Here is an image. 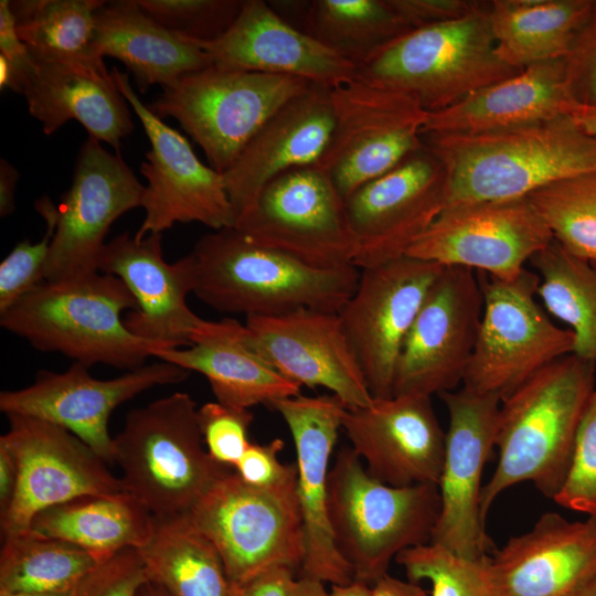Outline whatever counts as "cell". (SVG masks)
<instances>
[{"label":"cell","instance_id":"2e32d148","mask_svg":"<svg viewBox=\"0 0 596 596\" xmlns=\"http://www.w3.org/2000/svg\"><path fill=\"white\" fill-rule=\"evenodd\" d=\"M553 242L526 198L446 206L406 255L510 281Z\"/></svg>","mask_w":596,"mask_h":596},{"label":"cell","instance_id":"8992f818","mask_svg":"<svg viewBox=\"0 0 596 596\" xmlns=\"http://www.w3.org/2000/svg\"><path fill=\"white\" fill-rule=\"evenodd\" d=\"M439 511L437 485L393 487L372 477L351 447L338 451L328 475V514L355 581L374 585L402 551L429 543Z\"/></svg>","mask_w":596,"mask_h":596},{"label":"cell","instance_id":"e7e4bbea","mask_svg":"<svg viewBox=\"0 0 596 596\" xmlns=\"http://www.w3.org/2000/svg\"><path fill=\"white\" fill-rule=\"evenodd\" d=\"M592 264H593V266L596 268V262H594V263H592Z\"/></svg>","mask_w":596,"mask_h":596},{"label":"cell","instance_id":"7dc6e473","mask_svg":"<svg viewBox=\"0 0 596 596\" xmlns=\"http://www.w3.org/2000/svg\"><path fill=\"white\" fill-rule=\"evenodd\" d=\"M570 94L578 105L596 107V0L564 57Z\"/></svg>","mask_w":596,"mask_h":596},{"label":"cell","instance_id":"52a82bcc","mask_svg":"<svg viewBox=\"0 0 596 596\" xmlns=\"http://www.w3.org/2000/svg\"><path fill=\"white\" fill-rule=\"evenodd\" d=\"M489 8L408 31L360 65L356 77L405 93L433 113L518 74L496 53Z\"/></svg>","mask_w":596,"mask_h":596},{"label":"cell","instance_id":"91938a15","mask_svg":"<svg viewBox=\"0 0 596 596\" xmlns=\"http://www.w3.org/2000/svg\"><path fill=\"white\" fill-rule=\"evenodd\" d=\"M143 590L146 596H171L163 587L151 581H148Z\"/></svg>","mask_w":596,"mask_h":596},{"label":"cell","instance_id":"6125c7cd","mask_svg":"<svg viewBox=\"0 0 596 596\" xmlns=\"http://www.w3.org/2000/svg\"><path fill=\"white\" fill-rule=\"evenodd\" d=\"M573 596H596V576Z\"/></svg>","mask_w":596,"mask_h":596},{"label":"cell","instance_id":"9c48e42d","mask_svg":"<svg viewBox=\"0 0 596 596\" xmlns=\"http://www.w3.org/2000/svg\"><path fill=\"white\" fill-rule=\"evenodd\" d=\"M312 85L298 77L212 65L163 88L147 106L160 119L174 118L202 148L210 167L223 174L263 125Z\"/></svg>","mask_w":596,"mask_h":596},{"label":"cell","instance_id":"5bb4252c","mask_svg":"<svg viewBox=\"0 0 596 596\" xmlns=\"http://www.w3.org/2000/svg\"><path fill=\"white\" fill-rule=\"evenodd\" d=\"M443 268L405 255L360 269L356 288L338 316L373 398L393 396L402 347Z\"/></svg>","mask_w":596,"mask_h":596},{"label":"cell","instance_id":"be15d7a7","mask_svg":"<svg viewBox=\"0 0 596 596\" xmlns=\"http://www.w3.org/2000/svg\"><path fill=\"white\" fill-rule=\"evenodd\" d=\"M138 596H146V595H145V590H143V588L141 589V592L139 593V595H138Z\"/></svg>","mask_w":596,"mask_h":596},{"label":"cell","instance_id":"44dd1931","mask_svg":"<svg viewBox=\"0 0 596 596\" xmlns=\"http://www.w3.org/2000/svg\"><path fill=\"white\" fill-rule=\"evenodd\" d=\"M190 372L161 361L126 374L97 380L88 368L75 362L67 371H40L32 385L0 393L6 415L32 416L58 425L88 445L105 462H115L114 438L108 430L113 411L157 385L184 381Z\"/></svg>","mask_w":596,"mask_h":596},{"label":"cell","instance_id":"f546056e","mask_svg":"<svg viewBox=\"0 0 596 596\" xmlns=\"http://www.w3.org/2000/svg\"><path fill=\"white\" fill-rule=\"evenodd\" d=\"M564 58L530 65L445 109L427 113L424 132L476 134L570 116Z\"/></svg>","mask_w":596,"mask_h":596},{"label":"cell","instance_id":"b9f144b4","mask_svg":"<svg viewBox=\"0 0 596 596\" xmlns=\"http://www.w3.org/2000/svg\"><path fill=\"white\" fill-rule=\"evenodd\" d=\"M169 31L196 42L221 38L235 22L244 0H137Z\"/></svg>","mask_w":596,"mask_h":596},{"label":"cell","instance_id":"7c38bea8","mask_svg":"<svg viewBox=\"0 0 596 596\" xmlns=\"http://www.w3.org/2000/svg\"><path fill=\"white\" fill-rule=\"evenodd\" d=\"M330 97L333 128L317 164L344 200L423 146L427 113L412 96L355 77Z\"/></svg>","mask_w":596,"mask_h":596},{"label":"cell","instance_id":"7402d4cb","mask_svg":"<svg viewBox=\"0 0 596 596\" xmlns=\"http://www.w3.org/2000/svg\"><path fill=\"white\" fill-rule=\"evenodd\" d=\"M269 406L283 417L295 445L305 542L300 576L350 584L355 581L353 570L336 546L328 514L329 464L348 407L334 394H299Z\"/></svg>","mask_w":596,"mask_h":596},{"label":"cell","instance_id":"f5cc1de1","mask_svg":"<svg viewBox=\"0 0 596 596\" xmlns=\"http://www.w3.org/2000/svg\"><path fill=\"white\" fill-rule=\"evenodd\" d=\"M18 470L10 451L0 444V517L10 508L15 494Z\"/></svg>","mask_w":596,"mask_h":596},{"label":"cell","instance_id":"cb8c5ba5","mask_svg":"<svg viewBox=\"0 0 596 596\" xmlns=\"http://www.w3.org/2000/svg\"><path fill=\"white\" fill-rule=\"evenodd\" d=\"M342 429L368 472L381 482L393 487L438 486L446 433L430 396L373 398L368 406L347 408Z\"/></svg>","mask_w":596,"mask_h":596},{"label":"cell","instance_id":"e575fe53","mask_svg":"<svg viewBox=\"0 0 596 596\" xmlns=\"http://www.w3.org/2000/svg\"><path fill=\"white\" fill-rule=\"evenodd\" d=\"M149 581L171 596H237L214 544L189 513L156 519L150 541L138 550Z\"/></svg>","mask_w":596,"mask_h":596},{"label":"cell","instance_id":"74e56055","mask_svg":"<svg viewBox=\"0 0 596 596\" xmlns=\"http://www.w3.org/2000/svg\"><path fill=\"white\" fill-rule=\"evenodd\" d=\"M530 262L545 309L573 332L572 354L596 366V268L554 240Z\"/></svg>","mask_w":596,"mask_h":596},{"label":"cell","instance_id":"4dcf8cb0","mask_svg":"<svg viewBox=\"0 0 596 596\" xmlns=\"http://www.w3.org/2000/svg\"><path fill=\"white\" fill-rule=\"evenodd\" d=\"M152 356L204 375L216 402L248 408L300 394L245 341V324L225 318L204 320L187 349L156 350Z\"/></svg>","mask_w":596,"mask_h":596},{"label":"cell","instance_id":"4fadbf2b","mask_svg":"<svg viewBox=\"0 0 596 596\" xmlns=\"http://www.w3.org/2000/svg\"><path fill=\"white\" fill-rule=\"evenodd\" d=\"M111 74L150 142L147 160L140 166L148 185L141 205L145 219L136 240L162 234L175 223L198 222L214 231L233 228L236 213L223 174L202 163L188 139L140 100L127 74L116 67Z\"/></svg>","mask_w":596,"mask_h":596},{"label":"cell","instance_id":"30bf717a","mask_svg":"<svg viewBox=\"0 0 596 596\" xmlns=\"http://www.w3.org/2000/svg\"><path fill=\"white\" fill-rule=\"evenodd\" d=\"M483 309L464 387L503 401L554 361L571 354L574 336L538 304L539 277L525 269L504 281L479 279Z\"/></svg>","mask_w":596,"mask_h":596},{"label":"cell","instance_id":"8d00e7d4","mask_svg":"<svg viewBox=\"0 0 596 596\" xmlns=\"http://www.w3.org/2000/svg\"><path fill=\"white\" fill-rule=\"evenodd\" d=\"M413 30L389 0H311L302 31L358 67Z\"/></svg>","mask_w":596,"mask_h":596},{"label":"cell","instance_id":"f907efd6","mask_svg":"<svg viewBox=\"0 0 596 596\" xmlns=\"http://www.w3.org/2000/svg\"><path fill=\"white\" fill-rule=\"evenodd\" d=\"M393 9L413 29L467 17L486 3L478 0H389Z\"/></svg>","mask_w":596,"mask_h":596},{"label":"cell","instance_id":"c3c4849f","mask_svg":"<svg viewBox=\"0 0 596 596\" xmlns=\"http://www.w3.org/2000/svg\"><path fill=\"white\" fill-rule=\"evenodd\" d=\"M32 57L17 33L10 0L0 1V88L19 94Z\"/></svg>","mask_w":596,"mask_h":596},{"label":"cell","instance_id":"60d3db41","mask_svg":"<svg viewBox=\"0 0 596 596\" xmlns=\"http://www.w3.org/2000/svg\"><path fill=\"white\" fill-rule=\"evenodd\" d=\"M488 558L464 557L429 542L402 551L395 562L404 568L408 581H428L432 596H496Z\"/></svg>","mask_w":596,"mask_h":596},{"label":"cell","instance_id":"f6af8a7d","mask_svg":"<svg viewBox=\"0 0 596 596\" xmlns=\"http://www.w3.org/2000/svg\"><path fill=\"white\" fill-rule=\"evenodd\" d=\"M254 415L248 408L209 402L199 408V423L205 447L211 457L235 468L251 444L248 428Z\"/></svg>","mask_w":596,"mask_h":596},{"label":"cell","instance_id":"ffe728a7","mask_svg":"<svg viewBox=\"0 0 596 596\" xmlns=\"http://www.w3.org/2000/svg\"><path fill=\"white\" fill-rule=\"evenodd\" d=\"M145 190L119 153L88 137L77 155L72 185L57 206L45 281L99 272L108 230L124 213L142 205Z\"/></svg>","mask_w":596,"mask_h":596},{"label":"cell","instance_id":"816d5d0a","mask_svg":"<svg viewBox=\"0 0 596 596\" xmlns=\"http://www.w3.org/2000/svg\"><path fill=\"white\" fill-rule=\"evenodd\" d=\"M295 573L288 567L267 570L238 586L237 596H292Z\"/></svg>","mask_w":596,"mask_h":596},{"label":"cell","instance_id":"94428289","mask_svg":"<svg viewBox=\"0 0 596 596\" xmlns=\"http://www.w3.org/2000/svg\"><path fill=\"white\" fill-rule=\"evenodd\" d=\"M72 592H64V593L14 592V593H0V596H71Z\"/></svg>","mask_w":596,"mask_h":596},{"label":"cell","instance_id":"f1b7e54d","mask_svg":"<svg viewBox=\"0 0 596 596\" xmlns=\"http://www.w3.org/2000/svg\"><path fill=\"white\" fill-rule=\"evenodd\" d=\"M19 94L24 96L29 113L42 123L47 136L67 121L76 120L89 138L110 145L119 153L121 140L134 130L129 104L111 72L103 74L32 58Z\"/></svg>","mask_w":596,"mask_h":596},{"label":"cell","instance_id":"4316f807","mask_svg":"<svg viewBox=\"0 0 596 596\" xmlns=\"http://www.w3.org/2000/svg\"><path fill=\"white\" fill-rule=\"evenodd\" d=\"M496 596H573L596 576V518L543 513L488 558Z\"/></svg>","mask_w":596,"mask_h":596},{"label":"cell","instance_id":"277c9868","mask_svg":"<svg viewBox=\"0 0 596 596\" xmlns=\"http://www.w3.org/2000/svg\"><path fill=\"white\" fill-rule=\"evenodd\" d=\"M125 310H137L130 290L118 277L97 272L43 281L0 315V324L40 351L87 368L103 363L131 371L158 348L128 330Z\"/></svg>","mask_w":596,"mask_h":596},{"label":"cell","instance_id":"3957f363","mask_svg":"<svg viewBox=\"0 0 596 596\" xmlns=\"http://www.w3.org/2000/svg\"><path fill=\"white\" fill-rule=\"evenodd\" d=\"M193 294L211 308L247 317L297 309L338 313L354 292V265L322 269L258 245L233 228L205 234L189 254Z\"/></svg>","mask_w":596,"mask_h":596},{"label":"cell","instance_id":"e0dca14e","mask_svg":"<svg viewBox=\"0 0 596 596\" xmlns=\"http://www.w3.org/2000/svg\"><path fill=\"white\" fill-rule=\"evenodd\" d=\"M483 294L476 272L444 267L398 356L393 395L430 396L462 383L478 337Z\"/></svg>","mask_w":596,"mask_h":596},{"label":"cell","instance_id":"6f0895ef","mask_svg":"<svg viewBox=\"0 0 596 596\" xmlns=\"http://www.w3.org/2000/svg\"><path fill=\"white\" fill-rule=\"evenodd\" d=\"M292 596H330L324 583L315 578L300 576L295 584Z\"/></svg>","mask_w":596,"mask_h":596},{"label":"cell","instance_id":"836d02e7","mask_svg":"<svg viewBox=\"0 0 596 596\" xmlns=\"http://www.w3.org/2000/svg\"><path fill=\"white\" fill-rule=\"evenodd\" d=\"M595 0H493L489 18L497 55L524 70L564 58Z\"/></svg>","mask_w":596,"mask_h":596},{"label":"cell","instance_id":"1f68e13d","mask_svg":"<svg viewBox=\"0 0 596 596\" xmlns=\"http://www.w3.org/2000/svg\"><path fill=\"white\" fill-rule=\"evenodd\" d=\"M94 47L103 58L119 60L132 73L140 93L152 85L169 87L212 66L205 51L163 28L137 0L105 1L96 10Z\"/></svg>","mask_w":596,"mask_h":596},{"label":"cell","instance_id":"5b68a950","mask_svg":"<svg viewBox=\"0 0 596 596\" xmlns=\"http://www.w3.org/2000/svg\"><path fill=\"white\" fill-rule=\"evenodd\" d=\"M114 445L124 491L160 520L188 514L232 471L209 454L196 403L183 392L130 411Z\"/></svg>","mask_w":596,"mask_h":596},{"label":"cell","instance_id":"db71d44e","mask_svg":"<svg viewBox=\"0 0 596 596\" xmlns=\"http://www.w3.org/2000/svg\"><path fill=\"white\" fill-rule=\"evenodd\" d=\"M19 171L9 161L0 160V215L7 217L15 209V187Z\"/></svg>","mask_w":596,"mask_h":596},{"label":"cell","instance_id":"d4e9b609","mask_svg":"<svg viewBox=\"0 0 596 596\" xmlns=\"http://www.w3.org/2000/svg\"><path fill=\"white\" fill-rule=\"evenodd\" d=\"M162 234L136 240L125 232L106 243L99 272L124 281L137 302V310L124 318L128 330L161 349L190 347L204 319L187 304L193 292L190 255L173 264L162 255Z\"/></svg>","mask_w":596,"mask_h":596},{"label":"cell","instance_id":"603a6c76","mask_svg":"<svg viewBox=\"0 0 596 596\" xmlns=\"http://www.w3.org/2000/svg\"><path fill=\"white\" fill-rule=\"evenodd\" d=\"M244 324L246 343L287 380L324 387L348 408L372 403L338 313L304 308L247 317Z\"/></svg>","mask_w":596,"mask_h":596},{"label":"cell","instance_id":"d6986e66","mask_svg":"<svg viewBox=\"0 0 596 596\" xmlns=\"http://www.w3.org/2000/svg\"><path fill=\"white\" fill-rule=\"evenodd\" d=\"M448 413L438 490L440 511L430 542L468 558L488 556L480 511L481 478L496 447L501 400L466 387L439 394Z\"/></svg>","mask_w":596,"mask_h":596},{"label":"cell","instance_id":"11a10c76","mask_svg":"<svg viewBox=\"0 0 596 596\" xmlns=\"http://www.w3.org/2000/svg\"><path fill=\"white\" fill-rule=\"evenodd\" d=\"M372 596H427L417 583L385 575L372 585Z\"/></svg>","mask_w":596,"mask_h":596},{"label":"cell","instance_id":"ee69618b","mask_svg":"<svg viewBox=\"0 0 596 596\" xmlns=\"http://www.w3.org/2000/svg\"><path fill=\"white\" fill-rule=\"evenodd\" d=\"M553 500L596 518V389L582 417L566 478Z\"/></svg>","mask_w":596,"mask_h":596},{"label":"cell","instance_id":"680465c9","mask_svg":"<svg viewBox=\"0 0 596 596\" xmlns=\"http://www.w3.org/2000/svg\"><path fill=\"white\" fill-rule=\"evenodd\" d=\"M330 596H372V586L354 581L347 585H332Z\"/></svg>","mask_w":596,"mask_h":596},{"label":"cell","instance_id":"9f6ffc18","mask_svg":"<svg viewBox=\"0 0 596 596\" xmlns=\"http://www.w3.org/2000/svg\"><path fill=\"white\" fill-rule=\"evenodd\" d=\"M570 117L582 130L596 137V107L576 104Z\"/></svg>","mask_w":596,"mask_h":596},{"label":"cell","instance_id":"bcb514c9","mask_svg":"<svg viewBox=\"0 0 596 596\" xmlns=\"http://www.w3.org/2000/svg\"><path fill=\"white\" fill-rule=\"evenodd\" d=\"M148 581L139 551L127 547L100 561L71 596H138Z\"/></svg>","mask_w":596,"mask_h":596},{"label":"cell","instance_id":"7a4b0ae2","mask_svg":"<svg viewBox=\"0 0 596 596\" xmlns=\"http://www.w3.org/2000/svg\"><path fill=\"white\" fill-rule=\"evenodd\" d=\"M596 366L567 354L501 401L496 447L499 459L482 487L483 521L508 488L530 481L553 499L568 472L577 430L595 391Z\"/></svg>","mask_w":596,"mask_h":596},{"label":"cell","instance_id":"d590c367","mask_svg":"<svg viewBox=\"0 0 596 596\" xmlns=\"http://www.w3.org/2000/svg\"><path fill=\"white\" fill-rule=\"evenodd\" d=\"M103 0H10L19 38L31 57L109 74L94 47Z\"/></svg>","mask_w":596,"mask_h":596},{"label":"cell","instance_id":"ac0fdd59","mask_svg":"<svg viewBox=\"0 0 596 596\" xmlns=\"http://www.w3.org/2000/svg\"><path fill=\"white\" fill-rule=\"evenodd\" d=\"M446 200L445 168L423 142L393 169L345 199L358 244L353 265L365 269L405 256L439 216Z\"/></svg>","mask_w":596,"mask_h":596},{"label":"cell","instance_id":"9a60e30c","mask_svg":"<svg viewBox=\"0 0 596 596\" xmlns=\"http://www.w3.org/2000/svg\"><path fill=\"white\" fill-rule=\"evenodd\" d=\"M0 437L14 458L18 483L9 510L0 517L1 536L28 530L51 507L89 494L124 491L106 464L70 430L51 422L11 414Z\"/></svg>","mask_w":596,"mask_h":596},{"label":"cell","instance_id":"d6a6232c","mask_svg":"<svg viewBox=\"0 0 596 596\" xmlns=\"http://www.w3.org/2000/svg\"><path fill=\"white\" fill-rule=\"evenodd\" d=\"M30 529L70 542L104 561L119 551L143 547L155 518L132 494L82 496L38 513Z\"/></svg>","mask_w":596,"mask_h":596},{"label":"cell","instance_id":"83f0119b","mask_svg":"<svg viewBox=\"0 0 596 596\" xmlns=\"http://www.w3.org/2000/svg\"><path fill=\"white\" fill-rule=\"evenodd\" d=\"M333 121L330 89L317 85L279 108L223 173L236 219L274 178L294 168L317 164Z\"/></svg>","mask_w":596,"mask_h":596},{"label":"cell","instance_id":"6da1fadb","mask_svg":"<svg viewBox=\"0 0 596 596\" xmlns=\"http://www.w3.org/2000/svg\"><path fill=\"white\" fill-rule=\"evenodd\" d=\"M422 140L445 168L446 206L523 199L560 179L596 172V137L570 116L486 132H424Z\"/></svg>","mask_w":596,"mask_h":596},{"label":"cell","instance_id":"f35d334b","mask_svg":"<svg viewBox=\"0 0 596 596\" xmlns=\"http://www.w3.org/2000/svg\"><path fill=\"white\" fill-rule=\"evenodd\" d=\"M2 539L0 593L72 592L100 562L70 542L30 528Z\"/></svg>","mask_w":596,"mask_h":596},{"label":"cell","instance_id":"484cf974","mask_svg":"<svg viewBox=\"0 0 596 596\" xmlns=\"http://www.w3.org/2000/svg\"><path fill=\"white\" fill-rule=\"evenodd\" d=\"M190 41L209 54L213 66L227 71L298 77L328 89L358 74L356 65L286 22L264 0H244L235 22L217 40Z\"/></svg>","mask_w":596,"mask_h":596},{"label":"cell","instance_id":"7bdbcfd3","mask_svg":"<svg viewBox=\"0 0 596 596\" xmlns=\"http://www.w3.org/2000/svg\"><path fill=\"white\" fill-rule=\"evenodd\" d=\"M46 231L36 243L19 242L0 264V315L45 281V267L57 223V206L47 196L35 202Z\"/></svg>","mask_w":596,"mask_h":596},{"label":"cell","instance_id":"681fc988","mask_svg":"<svg viewBox=\"0 0 596 596\" xmlns=\"http://www.w3.org/2000/svg\"><path fill=\"white\" fill-rule=\"evenodd\" d=\"M284 449V441L275 438L267 444L251 443L240 458L234 470L247 483L267 487L283 480L296 464H281L278 455Z\"/></svg>","mask_w":596,"mask_h":596},{"label":"cell","instance_id":"ab89813d","mask_svg":"<svg viewBox=\"0 0 596 596\" xmlns=\"http://www.w3.org/2000/svg\"><path fill=\"white\" fill-rule=\"evenodd\" d=\"M526 199L556 243L582 259L596 262V172L560 179Z\"/></svg>","mask_w":596,"mask_h":596},{"label":"cell","instance_id":"ba28073f","mask_svg":"<svg viewBox=\"0 0 596 596\" xmlns=\"http://www.w3.org/2000/svg\"><path fill=\"white\" fill-rule=\"evenodd\" d=\"M189 517L214 544L237 586L274 567L301 570L305 542L296 466L267 487L249 485L232 470Z\"/></svg>","mask_w":596,"mask_h":596},{"label":"cell","instance_id":"8fae6325","mask_svg":"<svg viewBox=\"0 0 596 596\" xmlns=\"http://www.w3.org/2000/svg\"><path fill=\"white\" fill-rule=\"evenodd\" d=\"M234 228L316 268L353 265L358 251L345 200L318 164L290 169L269 181Z\"/></svg>","mask_w":596,"mask_h":596}]
</instances>
